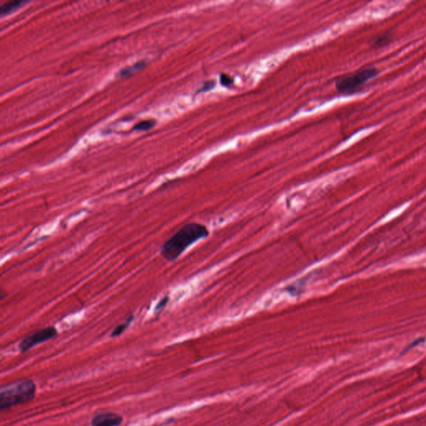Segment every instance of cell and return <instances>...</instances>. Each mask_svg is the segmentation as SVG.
Masks as SVG:
<instances>
[{"label": "cell", "mask_w": 426, "mask_h": 426, "mask_svg": "<svg viewBox=\"0 0 426 426\" xmlns=\"http://www.w3.org/2000/svg\"><path fill=\"white\" fill-rule=\"evenodd\" d=\"M220 80L222 85L225 86V87H228V86L233 84V78L227 75V74H224V73L220 76Z\"/></svg>", "instance_id": "obj_11"}, {"label": "cell", "mask_w": 426, "mask_h": 426, "mask_svg": "<svg viewBox=\"0 0 426 426\" xmlns=\"http://www.w3.org/2000/svg\"><path fill=\"white\" fill-rule=\"evenodd\" d=\"M24 4H25V1H23V0H13V1L5 3V5H3L0 8V14L2 15L10 14Z\"/></svg>", "instance_id": "obj_6"}, {"label": "cell", "mask_w": 426, "mask_h": 426, "mask_svg": "<svg viewBox=\"0 0 426 426\" xmlns=\"http://www.w3.org/2000/svg\"><path fill=\"white\" fill-rule=\"evenodd\" d=\"M154 124L155 121H153V120H146V121L138 122V124L134 126V129L140 130V131H145V130H149V129H152Z\"/></svg>", "instance_id": "obj_10"}, {"label": "cell", "mask_w": 426, "mask_h": 426, "mask_svg": "<svg viewBox=\"0 0 426 426\" xmlns=\"http://www.w3.org/2000/svg\"><path fill=\"white\" fill-rule=\"evenodd\" d=\"M123 421L119 414L115 413H101L93 418L91 426H119Z\"/></svg>", "instance_id": "obj_5"}, {"label": "cell", "mask_w": 426, "mask_h": 426, "mask_svg": "<svg viewBox=\"0 0 426 426\" xmlns=\"http://www.w3.org/2000/svg\"><path fill=\"white\" fill-rule=\"evenodd\" d=\"M209 235L208 230L200 223H188L178 230L163 244L161 255L167 262L177 260L191 245Z\"/></svg>", "instance_id": "obj_1"}, {"label": "cell", "mask_w": 426, "mask_h": 426, "mask_svg": "<svg viewBox=\"0 0 426 426\" xmlns=\"http://www.w3.org/2000/svg\"><path fill=\"white\" fill-rule=\"evenodd\" d=\"M144 65H145L144 62H138V63H135L134 65L122 68V70L120 71L119 74L121 76L129 75V74H132L134 72L139 70L140 68H143Z\"/></svg>", "instance_id": "obj_9"}, {"label": "cell", "mask_w": 426, "mask_h": 426, "mask_svg": "<svg viewBox=\"0 0 426 426\" xmlns=\"http://www.w3.org/2000/svg\"><path fill=\"white\" fill-rule=\"evenodd\" d=\"M168 301V295L164 296L162 300L160 301V302H158V304L157 305V307H156V312H159L161 310L163 309L164 307H166V305L167 304Z\"/></svg>", "instance_id": "obj_12"}, {"label": "cell", "mask_w": 426, "mask_h": 426, "mask_svg": "<svg viewBox=\"0 0 426 426\" xmlns=\"http://www.w3.org/2000/svg\"><path fill=\"white\" fill-rule=\"evenodd\" d=\"M391 38H391L390 33L379 34V35L376 36L375 38H373L371 46L373 48H383L391 42Z\"/></svg>", "instance_id": "obj_8"}, {"label": "cell", "mask_w": 426, "mask_h": 426, "mask_svg": "<svg viewBox=\"0 0 426 426\" xmlns=\"http://www.w3.org/2000/svg\"><path fill=\"white\" fill-rule=\"evenodd\" d=\"M36 386L31 379H18L0 389V410L29 402L35 397Z\"/></svg>", "instance_id": "obj_2"}, {"label": "cell", "mask_w": 426, "mask_h": 426, "mask_svg": "<svg viewBox=\"0 0 426 426\" xmlns=\"http://www.w3.org/2000/svg\"><path fill=\"white\" fill-rule=\"evenodd\" d=\"M215 86V82L214 81H208V82H204L202 89L199 92H207L211 90Z\"/></svg>", "instance_id": "obj_13"}, {"label": "cell", "mask_w": 426, "mask_h": 426, "mask_svg": "<svg viewBox=\"0 0 426 426\" xmlns=\"http://www.w3.org/2000/svg\"><path fill=\"white\" fill-rule=\"evenodd\" d=\"M134 316H133V315H130V316H127L125 322H123V323L122 324H119V325H117V326L113 329V331L111 333V337H117V336H119V335H122V333L124 332L125 330H126V328L129 327V325L131 323L132 321L134 320Z\"/></svg>", "instance_id": "obj_7"}, {"label": "cell", "mask_w": 426, "mask_h": 426, "mask_svg": "<svg viewBox=\"0 0 426 426\" xmlns=\"http://www.w3.org/2000/svg\"><path fill=\"white\" fill-rule=\"evenodd\" d=\"M378 75V70L374 67H365L349 75L339 78L335 82L337 91L342 94H352L365 84L369 80Z\"/></svg>", "instance_id": "obj_3"}, {"label": "cell", "mask_w": 426, "mask_h": 426, "mask_svg": "<svg viewBox=\"0 0 426 426\" xmlns=\"http://www.w3.org/2000/svg\"><path fill=\"white\" fill-rule=\"evenodd\" d=\"M58 335V330L54 326H48L42 328L41 330H37L33 334L26 336L19 344V350L21 352H26L36 347L37 345L44 342H49L50 339L56 337Z\"/></svg>", "instance_id": "obj_4"}, {"label": "cell", "mask_w": 426, "mask_h": 426, "mask_svg": "<svg viewBox=\"0 0 426 426\" xmlns=\"http://www.w3.org/2000/svg\"><path fill=\"white\" fill-rule=\"evenodd\" d=\"M423 340H424V339H417V340H415V342H414V343H412V344L410 345V347H414V346H416L417 344H419V343H420V342H423Z\"/></svg>", "instance_id": "obj_14"}]
</instances>
